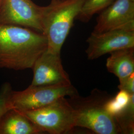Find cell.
I'll list each match as a JSON object with an SVG mask.
<instances>
[{"mask_svg": "<svg viewBox=\"0 0 134 134\" xmlns=\"http://www.w3.org/2000/svg\"><path fill=\"white\" fill-rule=\"evenodd\" d=\"M47 48L43 34L20 26L0 24V68L32 69Z\"/></svg>", "mask_w": 134, "mask_h": 134, "instance_id": "obj_1", "label": "cell"}, {"mask_svg": "<svg viewBox=\"0 0 134 134\" xmlns=\"http://www.w3.org/2000/svg\"><path fill=\"white\" fill-rule=\"evenodd\" d=\"M112 97L106 91L94 88L86 97L78 93L67 99L74 110L76 127L97 134H120L114 118L106 110V103Z\"/></svg>", "mask_w": 134, "mask_h": 134, "instance_id": "obj_2", "label": "cell"}, {"mask_svg": "<svg viewBox=\"0 0 134 134\" xmlns=\"http://www.w3.org/2000/svg\"><path fill=\"white\" fill-rule=\"evenodd\" d=\"M85 1L67 0L43 7L42 34L47 39V52L61 55L63 45Z\"/></svg>", "mask_w": 134, "mask_h": 134, "instance_id": "obj_3", "label": "cell"}, {"mask_svg": "<svg viewBox=\"0 0 134 134\" xmlns=\"http://www.w3.org/2000/svg\"><path fill=\"white\" fill-rule=\"evenodd\" d=\"M18 111L42 133L67 134L76 127L74 110L65 97L37 109Z\"/></svg>", "mask_w": 134, "mask_h": 134, "instance_id": "obj_4", "label": "cell"}, {"mask_svg": "<svg viewBox=\"0 0 134 134\" xmlns=\"http://www.w3.org/2000/svg\"><path fill=\"white\" fill-rule=\"evenodd\" d=\"M78 93L72 83L53 86H29L22 91H13L10 97L12 109L19 111L37 109L48 105L58 99Z\"/></svg>", "mask_w": 134, "mask_h": 134, "instance_id": "obj_5", "label": "cell"}, {"mask_svg": "<svg viewBox=\"0 0 134 134\" xmlns=\"http://www.w3.org/2000/svg\"><path fill=\"white\" fill-rule=\"evenodd\" d=\"M43 9L32 0H2L0 24L20 26L42 34Z\"/></svg>", "mask_w": 134, "mask_h": 134, "instance_id": "obj_6", "label": "cell"}, {"mask_svg": "<svg viewBox=\"0 0 134 134\" xmlns=\"http://www.w3.org/2000/svg\"><path fill=\"white\" fill-rule=\"evenodd\" d=\"M86 42L87 58L95 60L118 50L134 47V30L115 29L100 34L92 32Z\"/></svg>", "mask_w": 134, "mask_h": 134, "instance_id": "obj_7", "label": "cell"}, {"mask_svg": "<svg viewBox=\"0 0 134 134\" xmlns=\"http://www.w3.org/2000/svg\"><path fill=\"white\" fill-rule=\"evenodd\" d=\"M115 29L134 30V0H114L99 13L92 32Z\"/></svg>", "mask_w": 134, "mask_h": 134, "instance_id": "obj_8", "label": "cell"}, {"mask_svg": "<svg viewBox=\"0 0 134 134\" xmlns=\"http://www.w3.org/2000/svg\"><path fill=\"white\" fill-rule=\"evenodd\" d=\"M34 77L30 86H53L71 83L63 66L61 55L46 50L38 58L32 68Z\"/></svg>", "mask_w": 134, "mask_h": 134, "instance_id": "obj_9", "label": "cell"}, {"mask_svg": "<svg viewBox=\"0 0 134 134\" xmlns=\"http://www.w3.org/2000/svg\"><path fill=\"white\" fill-rule=\"evenodd\" d=\"M42 133L18 111L11 109L0 119V134H38Z\"/></svg>", "mask_w": 134, "mask_h": 134, "instance_id": "obj_10", "label": "cell"}, {"mask_svg": "<svg viewBox=\"0 0 134 134\" xmlns=\"http://www.w3.org/2000/svg\"><path fill=\"white\" fill-rule=\"evenodd\" d=\"M110 54L106 60L107 69L119 80L134 73V47L118 50Z\"/></svg>", "mask_w": 134, "mask_h": 134, "instance_id": "obj_11", "label": "cell"}, {"mask_svg": "<svg viewBox=\"0 0 134 134\" xmlns=\"http://www.w3.org/2000/svg\"><path fill=\"white\" fill-rule=\"evenodd\" d=\"M134 94L131 96L129 103L119 114L114 117L120 134H134Z\"/></svg>", "mask_w": 134, "mask_h": 134, "instance_id": "obj_12", "label": "cell"}, {"mask_svg": "<svg viewBox=\"0 0 134 134\" xmlns=\"http://www.w3.org/2000/svg\"><path fill=\"white\" fill-rule=\"evenodd\" d=\"M114 0H86L76 19L83 23L88 22L94 14H99Z\"/></svg>", "mask_w": 134, "mask_h": 134, "instance_id": "obj_13", "label": "cell"}, {"mask_svg": "<svg viewBox=\"0 0 134 134\" xmlns=\"http://www.w3.org/2000/svg\"><path fill=\"white\" fill-rule=\"evenodd\" d=\"M131 95L124 90H120L114 97H112L107 101L105 104L106 110L114 118L124 110L129 104Z\"/></svg>", "mask_w": 134, "mask_h": 134, "instance_id": "obj_14", "label": "cell"}, {"mask_svg": "<svg viewBox=\"0 0 134 134\" xmlns=\"http://www.w3.org/2000/svg\"><path fill=\"white\" fill-rule=\"evenodd\" d=\"M10 83L5 82L0 88V119L5 112L12 109L10 97L13 91Z\"/></svg>", "mask_w": 134, "mask_h": 134, "instance_id": "obj_15", "label": "cell"}, {"mask_svg": "<svg viewBox=\"0 0 134 134\" xmlns=\"http://www.w3.org/2000/svg\"><path fill=\"white\" fill-rule=\"evenodd\" d=\"M119 90H124L130 94H134V73L129 76L119 80Z\"/></svg>", "mask_w": 134, "mask_h": 134, "instance_id": "obj_16", "label": "cell"}, {"mask_svg": "<svg viewBox=\"0 0 134 134\" xmlns=\"http://www.w3.org/2000/svg\"><path fill=\"white\" fill-rule=\"evenodd\" d=\"M67 0H51V3L52 4H57L64 2H65Z\"/></svg>", "mask_w": 134, "mask_h": 134, "instance_id": "obj_17", "label": "cell"}, {"mask_svg": "<svg viewBox=\"0 0 134 134\" xmlns=\"http://www.w3.org/2000/svg\"><path fill=\"white\" fill-rule=\"evenodd\" d=\"M2 0H0V7H1V3H2Z\"/></svg>", "mask_w": 134, "mask_h": 134, "instance_id": "obj_18", "label": "cell"}]
</instances>
